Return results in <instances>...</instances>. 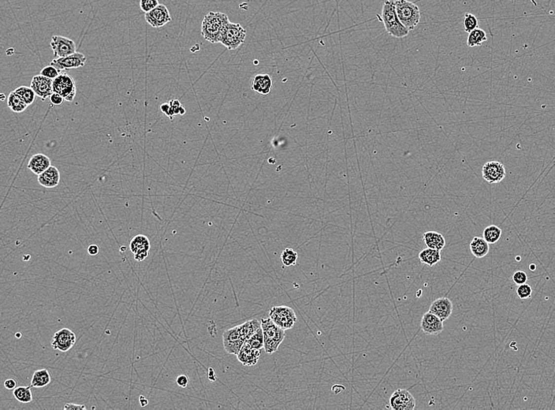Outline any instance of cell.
Instances as JSON below:
<instances>
[{"label": "cell", "instance_id": "cell-2", "mask_svg": "<svg viewBox=\"0 0 555 410\" xmlns=\"http://www.w3.org/2000/svg\"><path fill=\"white\" fill-rule=\"evenodd\" d=\"M382 19L387 34L395 38H404L409 34L397 14L395 0H386L382 9Z\"/></svg>", "mask_w": 555, "mask_h": 410}, {"label": "cell", "instance_id": "cell-26", "mask_svg": "<svg viewBox=\"0 0 555 410\" xmlns=\"http://www.w3.org/2000/svg\"><path fill=\"white\" fill-rule=\"evenodd\" d=\"M151 249V244L149 239L146 235L138 234L132 238L130 243V249L132 253H138L142 250L149 251Z\"/></svg>", "mask_w": 555, "mask_h": 410}, {"label": "cell", "instance_id": "cell-5", "mask_svg": "<svg viewBox=\"0 0 555 410\" xmlns=\"http://www.w3.org/2000/svg\"><path fill=\"white\" fill-rule=\"evenodd\" d=\"M395 8L400 22L408 31L413 30L420 23V9L416 4L408 0H396Z\"/></svg>", "mask_w": 555, "mask_h": 410}, {"label": "cell", "instance_id": "cell-8", "mask_svg": "<svg viewBox=\"0 0 555 410\" xmlns=\"http://www.w3.org/2000/svg\"><path fill=\"white\" fill-rule=\"evenodd\" d=\"M55 59L67 57L76 52L77 47L72 39L62 36H52L50 42Z\"/></svg>", "mask_w": 555, "mask_h": 410}, {"label": "cell", "instance_id": "cell-31", "mask_svg": "<svg viewBox=\"0 0 555 410\" xmlns=\"http://www.w3.org/2000/svg\"><path fill=\"white\" fill-rule=\"evenodd\" d=\"M32 385L27 387H16L13 391V395L16 400L19 403H30L33 401V393H32Z\"/></svg>", "mask_w": 555, "mask_h": 410}, {"label": "cell", "instance_id": "cell-3", "mask_svg": "<svg viewBox=\"0 0 555 410\" xmlns=\"http://www.w3.org/2000/svg\"><path fill=\"white\" fill-rule=\"evenodd\" d=\"M263 333V349L267 354H272L278 350L286 337L285 330L278 326L270 317L261 320Z\"/></svg>", "mask_w": 555, "mask_h": 410}, {"label": "cell", "instance_id": "cell-6", "mask_svg": "<svg viewBox=\"0 0 555 410\" xmlns=\"http://www.w3.org/2000/svg\"><path fill=\"white\" fill-rule=\"evenodd\" d=\"M269 317L285 331L294 328L297 321L294 309L285 305L271 308L269 312Z\"/></svg>", "mask_w": 555, "mask_h": 410}, {"label": "cell", "instance_id": "cell-46", "mask_svg": "<svg viewBox=\"0 0 555 410\" xmlns=\"http://www.w3.org/2000/svg\"><path fill=\"white\" fill-rule=\"evenodd\" d=\"M86 407L84 405L74 404V403H66L63 407V410H85Z\"/></svg>", "mask_w": 555, "mask_h": 410}, {"label": "cell", "instance_id": "cell-16", "mask_svg": "<svg viewBox=\"0 0 555 410\" xmlns=\"http://www.w3.org/2000/svg\"><path fill=\"white\" fill-rule=\"evenodd\" d=\"M420 328L426 335H438L444 331V321L432 312H426L422 317Z\"/></svg>", "mask_w": 555, "mask_h": 410}, {"label": "cell", "instance_id": "cell-38", "mask_svg": "<svg viewBox=\"0 0 555 410\" xmlns=\"http://www.w3.org/2000/svg\"><path fill=\"white\" fill-rule=\"evenodd\" d=\"M159 0H140V8L142 11L148 13L159 6Z\"/></svg>", "mask_w": 555, "mask_h": 410}, {"label": "cell", "instance_id": "cell-22", "mask_svg": "<svg viewBox=\"0 0 555 410\" xmlns=\"http://www.w3.org/2000/svg\"><path fill=\"white\" fill-rule=\"evenodd\" d=\"M425 246L431 249L443 250L445 246V239L443 234L436 231H427L423 234Z\"/></svg>", "mask_w": 555, "mask_h": 410}, {"label": "cell", "instance_id": "cell-12", "mask_svg": "<svg viewBox=\"0 0 555 410\" xmlns=\"http://www.w3.org/2000/svg\"><path fill=\"white\" fill-rule=\"evenodd\" d=\"M224 349L230 354L237 355L241 350L245 341L241 337L240 326L227 330L222 335Z\"/></svg>", "mask_w": 555, "mask_h": 410}, {"label": "cell", "instance_id": "cell-37", "mask_svg": "<svg viewBox=\"0 0 555 410\" xmlns=\"http://www.w3.org/2000/svg\"><path fill=\"white\" fill-rule=\"evenodd\" d=\"M60 72H61V71L56 69L53 66L49 65L43 67V69L40 71V75H43L44 77H47V78L54 80V79L56 78V77L61 74Z\"/></svg>", "mask_w": 555, "mask_h": 410}, {"label": "cell", "instance_id": "cell-24", "mask_svg": "<svg viewBox=\"0 0 555 410\" xmlns=\"http://www.w3.org/2000/svg\"><path fill=\"white\" fill-rule=\"evenodd\" d=\"M470 250H471L472 254L476 258L481 259V258L486 257L488 254L490 246H489V243L486 242L484 238H481V237H474L473 239L472 240L471 243H470Z\"/></svg>", "mask_w": 555, "mask_h": 410}, {"label": "cell", "instance_id": "cell-45", "mask_svg": "<svg viewBox=\"0 0 555 410\" xmlns=\"http://www.w3.org/2000/svg\"><path fill=\"white\" fill-rule=\"evenodd\" d=\"M4 387L7 390L14 391V389L17 387V382L14 379H10H10H6V380L4 381Z\"/></svg>", "mask_w": 555, "mask_h": 410}, {"label": "cell", "instance_id": "cell-47", "mask_svg": "<svg viewBox=\"0 0 555 410\" xmlns=\"http://www.w3.org/2000/svg\"><path fill=\"white\" fill-rule=\"evenodd\" d=\"M99 251H100L99 246H97V245H95V244H91V245H89L88 248H87V252H88V255L96 256L98 254Z\"/></svg>", "mask_w": 555, "mask_h": 410}, {"label": "cell", "instance_id": "cell-28", "mask_svg": "<svg viewBox=\"0 0 555 410\" xmlns=\"http://www.w3.org/2000/svg\"><path fill=\"white\" fill-rule=\"evenodd\" d=\"M7 106L14 113H22L27 109L28 105L20 98L14 91L10 92L7 97Z\"/></svg>", "mask_w": 555, "mask_h": 410}, {"label": "cell", "instance_id": "cell-1", "mask_svg": "<svg viewBox=\"0 0 555 410\" xmlns=\"http://www.w3.org/2000/svg\"><path fill=\"white\" fill-rule=\"evenodd\" d=\"M229 21L226 14L221 12H209L204 16L201 24V35L212 43H218L222 29Z\"/></svg>", "mask_w": 555, "mask_h": 410}, {"label": "cell", "instance_id": "cell-25", "mask_svg": "<svg viewBox=\"0 0 555 410\" xmlns=\"http://www.w3.org/2000/svg\"><path fill=\"white\" fill-rule=\"evenodd\" d=\"M51 375L48 370L45 369H39L34 372L30 384L33 387L39 388L46 387L51 383Z\"/></svg>", "mask_w": 555, "mask_h": 410}, {"label": "cell", "instance_id": "cell-49", "mask_svg": "<svg viewBox=\"0 0 555 410\" xmlns=\"http://www.w3.org/2000/svg\"><path fill=\"white\" fill-rule=\"evenodd\" d=\"M208 372H209V373H208V378H209V379L212 381L216 380V374H215L214 369L210 368V369H208Z\"/></svg>", "mask_w": 555, "mask_h": 410}, {"label": "cell", "instance_id": "cell-43", "mask_svg": "<svg viewBox=\"0 0 555 410\" xmlns=\"http://www.w3.org/2000/svg\"><path fill=\"white\" fill-rule=\"evenodd\" d=\"M161 112H163V114H166L167 117L170 118V119L172 121L174 119L175 116L173 115L172 110H171V107L168 103H164L160 106Z\"/></svg>", "mask_w": 555, "mask_h": 410}, {"label": "cell", "instance_id": "cell-42", "mask_svg": "<svg viewBox=\"0 0 555 410\" xmlns=\"http://www.w3.org/2000/svg\"><path fill=\"white\" fill-rule=\"evenodd\" d=\"M188 382H189V379H188V375L181 374V375L177 376L176 383L179 387L185 388L188 386Z\"/></svg>", "mask_w": 555, "mask_h": 410}, {"label": "cell", "instance_id": "cell-18", "mask_svg": "<svg viewBox=\"0 0 555 410\" xmlns=\"http://www.w3.org/2000/svg\"><path fill=\"white\" fill-rule=\"evenodd\" d=\"M260 357V350L253 349L245 341L242 345L237 357L239 362L244 366H253L257 365Z\"/></svg>", "mask_w": 555, "mask_h": 410}, {"label": "cell", "instance_id": "cell-20", "mask_svg": "<svg viewBox=\"0 0 555 410\" xmlns=\"http://www.w3.org/2000/svg\"><path fill=\"white\" fill-rule=\"evenodd\" d=\"M51 160L44 154H35L30 158L28 163V168L35 175H39L51 167Z\"/></svg>", "mask_w": 555, "mask_h": 410}, {"label": "cell", "instance_id": "cell-14", "mask_svg": "<svg viewBox=\"0 0 555 410\" xmlns=\"http://www.w3.org/2000/svg\"><path fill=\"white\" fill-rule=\"evenodd\" d=\"M145 18L146 22L153 28L163 27L172 20L170 11L163 4H159V6L153 10L146 13Z\"/></svg>", "mask_w": 555, "mask_h": 410}, {"label": "cell", "instance_id": "cell-29", "mask_svg": "<svg viewBox=\"0 0 555 410\" xmlns=\"http://www.w3.org/2000/svg\"><path fill=\"white\" fill-rule=\"evenodd\" d=\"M486 32L477 28L476 30L469 33L467 39V45L470 47L481 46L482 43L486 41Z\"/></svg>", "mask_w": 555, "mask_h": 410}, {"label": "cell", "instance_id": "cell-13", "mask_svg": "<svg viewBox=\"0 0 555 410\" xmlns=\"http://www.w3.org/2000/svg\"><path fill=\"white\" fill-rule=\"evenodd\" d=\"M87 58L82 53L75 52L74 54L68 55L67 57L55 59L50 63V65L53 66L59 71H67V70L77 69L85 65Z\"/></svg>", "mask_w": 555, "mask_h": 410}, {"label": "cell", "instance_id": "cell-36", "mask_svg": "<svg viewBox=\"0 0 555 410\" xmlns=\"http://www.w3.org/2000/svg\"><path fill=\"white\" fill-rule=\"evenodd\" d=\"M532 289L530 287V285L521 284L519 285V287L517 289V295L518 298L522 300L524 299H528L532 297Z\"/></svg>", "mask_w": 555, "mask_h": 410}, {"label": "cell", "instance_id": "cell-34", "mask_svg": "<svg viewBox=\"0 0 555 410\" xmlns=\"http://www.w3.org/2000/svg\"><path fill=\"white\" fill-rule=\"evenodd\" d=\"M246 342L253 349H259V350L263 349L264 343H263V333L262 327L249 339H248Z\"/></svg>", "mask_w": 555, "mask_h": 410}, {"label": "cell", "instance_id": "cell-33", "mask_svg": "<svg viewBox=\"0 0 555 410\" xmlns=\"http://www.w3.org/2000/svg\"><path fill=\"white\" fill-rule=\"evenodd\" d=\"M298 259V254L293 249H286L281 255V260L284 267H291L296 265Z\"/></svg>", "mask_w": 555, "mask_h": 410}, {"label": "cell", "instance_id": "cell-27", "mask_svg": "<svg viewBox=\"0 0 555 410\" xmlns=\"http://www.w3.org/2000/svg\"><path fill=\"white\" fill-rule=\"evenodd\" d=\"M239 326L241 337L245 342L261 328V321L259 322V320L255 319V320H249Z\"/></svg>", "mask_w": 555, "mask_h": 410}, {"label": "cell", "instance_id": "cell-35", "mask_svg": "<svg viewBox=\"0 0 555 410\" xmlns=\"http://www.w3.org/2000/svg\"><path fill=\"white\" fill-rule=\"evenodd\" d=\"M478 28V19L475 15L470 13H466L464 18V30L469 34Z\"/></svg>", "mask_w": 555, "mask_h": 410}, {"label": "cell", "instance_id": "cell-44", "mask_svg": "<svg viewBox=\"0 0 555 410\" xmlns=\"http://www.w3.org/2000/svg\"><path fill=\"white\" fill-rule=\"evenodd\" d=\"M134 255L135 261H138V262H141V261H145V260L148 257V255H149V251H148V250H142V251L135 253Z\"/></svg>", "mask_w": 555, "mask_h": 410}, {"label": "cell", "instance_id": "cell-32", "mask_svg": "<svg viewBox=\"0 0 555 410\" xmlns=\"http://www.w3.org/2000/svg\"><path fill=\"white\" fill-rule=\"evenodd\" d=\"M14 91L16 92V94H18L20 98L27 104L28 106L34 104L37 96L31 87L20 86Z\"/></svg>", "mask_w": 555, "mask_h": 410}, {"label": "cell", "instance_id": "cell-7", "mask_svg": "<svg viewBox=\"0 0 555 410\" xmlns=\"http://www.w3.org/2000/svg\"><path fill=\"white\" fill-rule=\"evenodd\" d=\"M53 92H57L67 102H73L77 88L74 79L67 73H62L53 80Z\"/></svg>", "mask_w": 555, "mask_h": 410}, {"label": "cell", "instance_id": "cell-10", "mask_svg": "<svg viewBox=\"0 0 555 410\" xmlns=\"http://www.w3.org/2000/svg\"><path fill=\"white\" fill-rule=\"evenodd\" d=\"M76 341L77 337L74 332L69 328H62L54 335L51 346L59 351L67 352L73 347Z\"/></svg>", "mask_w": 555, "mask_h": 410}, {"label": "cell", "instance_id": "cell-19", "mask_svg": "<svg viewBox=\"0 0 555 410\" xmlns=\"http://www.w3.org/2000/svg\"><path fill=\"white\" fill-rule=\"evenodd\" d=\"M38 183L45 188H54L59 186L60 173L57 167L51 166L45 171L38 175Z\"/></svg>", "mask_w": 555, "mask_h": 410}, {"label": "cell", "instance_id": "cell-9", "mask_svg": "<svg viewBox=\"0 0 555 410\" xmlns=\"http://www.w3.org/2000/svg\"><path fill=\"white\" fill-rule=\"evenodd\" d=\"M390 407L394 410H413L416 408V400L409 391L398 389L391 395Z\"/></svg>", "mask_w": 555, "mask_h": 410}, {"label": "cell", "instance_id": "cell-48", "mask_svg": "<svg viewBox=\"0 0 555 410\" xmlns=\"http://www.w3.org/2000/svg\"><path fill=\"white\" fill-rule=\"evenodd\" d=\"M139 403L140 405H141V407H147L148 404V400L146 399V397L143 396V395H141V396L139 397Z\"/></svg>", "mask_w": 555, "mask_h": 410}, {"label": "cell", "instance_id": "cell-17", "mask_svg": "<svg viewBox=\"0 0 555 410\" xmlns=\"http://www.w3.org/2000/svg\"><path fill=\"white\" fill-rule=\"evenodd\" d=\"M429 312L436 315L443 321L447 320L453 312V303L447 298H440L434 300L429 308Z\"/></svg>", "mask_w": 555, "mask_h": 410}, {"label": "cell", "instance_id": "cell-21", "mask_svg": "<svg viewBox=\"0 0 555 410\" xmlns=\"http://www.w3.org/2000/svg\"><path fill=\"white\" fill-rule=\"evenodd\" d=\"M273 81L269 75H257L253 78L252 89L259 94L268 95L272 88Z\"/></svg>", "mask_w": 555, "mask_h": 410}, {"label": "cell", "instance_id": "cell-30", "mask_svg": "<svg viewBox=\"0 0 555 410\" xmlns=\"http://www.w3.org/2000/svg\"><path fill=\"white\" fill-rule=\"evenodd\" d=\"M502 231L501 228L495 225H490L485 228L482 232V238L489 244H495L502 237Z\"/></svg>", "mask_w": 555, "mask_h": 410}, {"label": "cell", "instance_id": "cell-39", "mask_svg": "<svg viewBox=\"0 0 555 410\" xmlns=\"http://www.w3.org/2000/svg\"><path fill=\"white\" fill-rule=\"evenodd\" d=\"M169 104L171 105V110H172L174 116L179 115H179H183L185 113V109L181 104L179 100H170Z\"/></svg>", "mask_w": 555, "mask_h": 410}, {"label": "cell", "instance_id": "cell-41", "mask_svg": "<svg viewBox=\"0 0 555 410\" xmlns=\"http://www.w3.org/2000/svg\"><path fill=\"white\" fill-rule=\"evenodd\" d=\"M49 99L51 104L55 106H60L65 101V99L63 98V96L59 95L57 92H52V94L50 96Z\"/></svg>", "mask_w": 555, "mask_h": 410}, {"label": "cell", "instance_id": "cell-40", "mask_svg": "<svg viewBox=\"0 0 555 410\" xmlns=\"http://www.w3.org/2000/svg\"><path fill=\"white\" fill-rule=\"evenodd\" d=\"M513 280L517 285L524 284L528 281V275L524 271H518L513 275Z\"/></svg>", "mask_w": 555, "mask_h": 410}, {"label": "cell", "instance_id": "cell-23", "mask_svg": "<svg viewBox=\"0 0 555 410\" xmlns=\"http://www.w3.org/2000/svg\"><path fill=\"white\" fill-rule=\"evenodd\" d=\"M437 249L426 248L419 253V259L421 263L428 267H434L441 261V253Z\"/></svg>", "mask_w": 555, "mask_h": 410}, {"label": "cell", "instance_id": "cell-11", "mask_svg": "<svg viewBox=\"0 0 555 410\" xmlns=\"http://www.w3.org/2000/svg\"><path fill=\"white\" fill-rule=\"evenodd\" d=\"M506 175V167L501 162H486L482 166V179L490 184L500 183L505 179Z\"/></svg>", "mask_w": 555, "mask_h": 410}, {"label": "cell", "instance_id": "cell-4", "mask_svg": "<svg viewBox=\"0 0 555 410\" xmlns=\"http://www.w3.org/2000/svg\"><path fill=\"white\" fill-rule=\"evenodd\" d=\"M246 35V30L239 23L228 22L220 34L219 43H222L229 51H234L243 44Z\"/></svg>", "mask_w": 555, "mask_h": 410}, {"label": "cell", "instance_id": "cell-15", "mask_svg": "<svg viewBox=\"0 0 555 410\" xmlns=\"http://www.w3.org/2000/svg\"><path fill=\"white\" fill-rule=\"evenodd\" d=\"M30 87L34 89L38 97L42 100H45L53 92V80L41 75H36L32 78Z\"/></svg>", "mask_w": 555, "mask_h": 410}, {"label": "cell", "instance_id": "cell-50", "mask_svg": "<svg viewBox=\"0 0 555 410\" xmlns=\"http://www.w3.org/2000/svg\"><path fill=\"white\" fill-rule=\"evenodd\" d=\"M530 268L532 269V270H534V269H535V264H532V266H530Z\"/></svg>", "mask_w": 555, "mask_h": 410}]
</instances>
